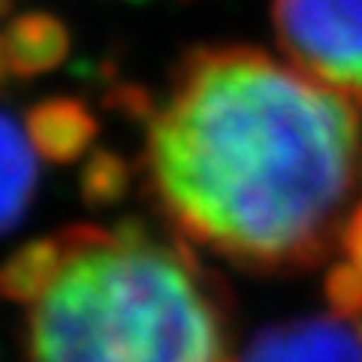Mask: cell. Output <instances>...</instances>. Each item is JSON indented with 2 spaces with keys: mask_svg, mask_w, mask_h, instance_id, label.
Listing matches in <instances>:
<instances>
[{
  "mask_svg": "<svg viewBox=\"0 0 362 362\" xmlns=\"http://www.w3.org/2000/svg\"><path fill=\"white\" fill-rule=\"evenodd\" d=\"M359 173L362 100L254 49L194 54L148 127L163 209L254 269L320 263Z\"/></svg>",
  "mask_w": 362,
  "mask_h": 362,
  "instance_id": "obj_1",
  "label": "cell"
},
{
  "mask_svg": "<svg viewBox=\"0 0 362 362\" xmlns=\"http://www.w3.org/2000/svg\"><path fill=\"white\" fill-rule=\"evenodd\" d=\"M30 302V362H223V320L190 257L139 230H70Z\"/></svg>",
  "mask_w": 362,
  "mask_h": 362,
  "instance_id": "obj_2",
  "label": "cell"
},
{
  "mask_svg": "<svg viewBox=\"0 0 362 362\" xmlns=\"http://www.w3.org/2000/svg\"><path fill=\"white\" fill-rule=\"evenodd\" d=\"M272 21L302 73L362 100V0H275Z\"/></svg>",
  "mask_w": 362,
  "mask_h": 362,
  "instance_id": "obj_3",
  "label": "cell"
},
{
  "mask_svg": "<svg viewBox=\"0 0 362 362\" xmlns=\"http://www.w3.org/2000/svg\"><path fill=\"white\" fill-rule=\"evenodd\" d=\"M239 362H362V326L347 317H305L257 335Z\"/></svg>",
  "mask_w": 362,
  "mask_h": 362,
  "instance_id": "obj_4",
  "label": "cell"
},
{
  "mask_svg": "<svg viewBox=\"0 0 362 362\" xmlns=\"http://www.w3.org/2000/svg\"><path fill=\"white\" fill-rule=\"evenodd\" d=\"M25 130L33 148L42 151L49 160L73 163L90 148L97 136V121L78 100L58 97L33 106Z\"/></svg>",
  "mask_w": 362,
  "mask_h": 362,
  "instance_id": "obj_5",
  "label": "cell"
},
{
  "mask_svg": "<svg viewBox=\"0 0 362 362\" xmlns=\"http://www.w3.org/2000/svg\"><path fill=\"white\" fill-rule=\"evenodd\" d=\"M66 45H70L66 28L45 13H30L25 18H16L4 30L9 73L18 76H37L52 70L66 54Z\"/></svg>",
  "mask_w": 362,
  "mask_h": 362,
  "instance_id": "obj_6",
  "label": "cell"
},
{
  "mask_svg": "<svg viewBox=\"0 0 362 362\" xmlns=\"http://www.w3.org/2000/svg\"><path fill=\"white\" fill-rule=\"evenodd\" d=\"M37 181V160L28 130H18L0 115V233L9 230L25 211Z\"/></svg>",
  "mask_w": 362,
  "mask_h": 362,
  "instance_id": "obj_7",
  "label": "cell"
},
{
  "mask_svg": "<svg viewBox=\"0 0 362 362\" xmlns=\"http://www.w3.org/2000/svg\"><path fill=\"white\" fill-rule=\"evenodd\" d=\"M64 239H40L25 245L21 251L0 266V299L13 302H33L42 287L52 281L54 269L61 263Z\"/></svg>",
  "mask_w": 362,
  "mask_h": 362,
  "instance_id": "obj_8",
  "label": "cell"
},
{
  "mask_svg": "<svg viewBox=\"0 0 362 362\" xmlns=\"http://www.w3.org/2000/svg\"><path fill=\"white\" fill-rule=\"evenodd\" d=\"M127 190V166L112 151H97L82 169V194L94 206H109Z\"/></svg>",
  "mask_w": 362,
  "mask_h": 362,
  "instance_id": "obj_9",
  "label": "cell"
},
{
  "mask_svg": "<svg viewBox=\"0 0 362 362\" xmlns=\"http://www.w3.org/2000/svg\"><path fill=\"white\" fill-rule=\"evenodd\" d=\"M6 70H9V64H6V49H4V33H0V76Z\"/></svg>",
  "mask_w": 362,
  "mask_h": 362,
  "instance_id": "obj_10",
  "label": "cell"
},
{
  "mask_svg": "<svg viewBox=\"0 0 362 362\" xmlns=\"http://www.w3.org/2000/svg\"><path fill=\"white\" fill-rule=\"evenodd\" d=\"M6 9H9V0H0V16H6Z\"/></svg>",
  "mask_w": 362,
  "mask_h": 362,
  "instance_id": "obj_11",
  "label": "cell"
}]
</instances>
